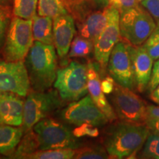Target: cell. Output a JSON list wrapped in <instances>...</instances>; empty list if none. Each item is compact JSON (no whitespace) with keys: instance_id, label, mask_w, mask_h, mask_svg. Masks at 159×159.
<instances>
[{"instance_id":"7","label":"cell","mask_w":159,"mask_h":159,"mask_svg":"<svg viewBox=\"0 0 159 159\" xmlns=\"http://www.w3.org/2000/svg\"><path fill=\"white\" fill-rule=\"evenodd\" d=\"M34 43L33 20L13 16L10 23L2 55L7 61H25Z\"/></svg>"},{"instance_id":"33","label":"cell","mask_w":159,"mask_h":159,"mask_svg":"<svg viewBox=\"0 0 159 159\" xmlns=\"http://www.w3.org/2000/svg\"><path fill=\"white\" fill-rule=\"evenodd\" d=\"M116 82L111 76L105 77L101 80V88L105 94H111L114 91Z\"/></svg>"},{"instance_id":"19","label":"cell","mask_w":159,"mask_h":159,"mask_svg":"<svg viewBox=\"0 0 159 159\" xmlns=\"http://www.w3.org/2000/svg\"><path fill=\"white\" fill-rule=\"evenodd\" d=\"M32 20L34 41H39L48 45H54L53 19L50 17L35 15Z\"/></svg>"},{"instance_id":"41","label":"cell","mask_w":159,"mask_h":159,"mask_svg":"<svg viewBox=\"0 0 159 159\" xmlns=\"http://www.w3.org/2000/svg\"><path fill=\"white\" fill-rule=\"evenodd\" d=\"M137 1H138L139 3H141V2H142L143 1V0H137Z\"/></svg>"},{"instance_id":"9","label":"cell","mask_w":159,"mask_h":159,"mask_svg":"<svg viewBox=\"0 0 159 159\" xmlns=\"http://www.w3.org/2000/svg\"><path fill=\"white\" fill-rule=\"evenodd\" d=\"M110 97L111 105L120 121L145 124L148 119V105L133 90L116 83Z\"/></svg>"},{"instance_id":"22","label":"cell","mask_w":159,"mask_h":159,"mask_svg":"<svg viewBox=\"0 0 159 159\" xmlns=\"http://www.w3.org/2000/svg\"><path fill=\"white\" fill-rule=\"evenodd\" d=\"M75 149L57 148L37 150L25 157L26 159H71L74 158Z\"/></svg>"},{"instance_id":"20","label":"cell","mask_w":159,"mask_h":159,"mask_svg":"<svg viewBox=\"0 0 159 159\" xmlns=\"http://www.w3.org/2000/svg\"><path fill=\"white\" fill-rule=\"evenodd\" d=\"M37 12L39 16L50 17L52 19L69 13L63 0H39Z\"/></svg>"},{"instance_id":"15","label":"cell","mask_w":159,"mask_h":159,"mask_svg":"<svg viewBox=\"0 0 159 159\" xmlns=\"http://www.w3.org/2000/svg\"><path fill=\"white\" fill-rule=\"evenodd\" d=\"M25 99L13 92H0V121L2 124L21 127L24 119Z\"/></svg>"},{"instance_id":"36","label":"cell","mask_w":159,"mask_h":159,"mask_svg":"<svg viewBox=\"0 0 159 159\" xmlns=\"http://www.w3.org/2000/svg\"><path fill=\"white\" fill-rule=\"evenodd\" d=\"M148 118L159 119V105H148Z\"/></svg>"},{"instance_id":"16","label":"cell","mask_w":159,"mask_h":159,"mask_svg":"<svg viewBox=\"0 0 159 159\" xmlns=\"http://www.w3.org/2000/svg\"><path fill=\"white\" fill-rule=\"evenodd\" d=\"M99 66L89 61L88 63V90L97 106L104 113L109 122L117 119L116 114L112 105L109 103L101 88V79L99 71Z\"/></svg>"},{"instance_id":"28","label":"cell","mask_w":159,"mask_h":159,"mask_svg":"<svg viewBox=\"0 0 159 159\" xmlns=\"http://www.w3.org/2000/svg\"><path fill=\"white\" fill-rule=\"evenodd\" d=\"M140 158L159 159V135L150 134L143 145Z\"/></svg>"},{"instance_id":"18","label":"cell","mask_w":159,"mask_h":159,"mask_svg":"<svg viewBox=\"0 0 159 159\" xmlns=\"http://www.w3.org/2000/svg\"><path fill=\"white\" fill-rule=\"evenodd\" d=\"M24 135L21 127L0 124V154L11 158Z\"/></svg>"},{"instance_id":"39","label":"cell","mask_w":159,"mask_h":159,"mask_svg":"<svg viewBox=\"0 0 159 159\" xmlns=\"http://www.w3.org/2000/svg\"><path fill=\"white\" fill-rule=\"evenodd\" d=\"M13 5V0H0V5L11 6Z\"/></svg>"},{"instance_id":"11","label":"cell","mask_w":159,"mask_h":159,"mask_svg":"<svg viewBox=\"0 0 159 159\" xmlns=\"http://www.w3.org/2000/svg\"><path fill=\"white\" fill-rule=\"evenodd\" d=\"M31 91L25 61L0 60V92H13L25 97Z\"/></svg>"},{"instance_id":"30","label":"cell","mask_w":159,"mask_h":159,"mask_svg":"<svg viewBox=\"0 0 159 159\" xmlns=\"http://www.w3.org/2000/svg\"><path fill=\"white\" fill-rule=\"evenodd\" d=\"M141 5L150 13L159 27V0H143Z\"/></svg>"},{"instance_id":"21","label":"cell","mask_w":159,"mask_h":159,"mask_svg":"<svg viewBox=\"0 0 159 159\" xmlns=\"http://www.w3.org/2000/svg\"><path fill=\"white\" fill-rule=\"evenodd\" d=\"M39 150V143L36 134L33 130L25 134L19 145L16 149L14 153L11 158H25L29 154L33 153Z\"/></svg>"},{"instance_id":"2","label":"cell","mask_w":159,"mask_h":159,"mask_svg":"<svg viewBox=\"0 0 159 159\" xmlns=\"http://www.w3.org/2000/svg\"><path fill=\"white\" fill-rule=\"evenodd\" d=\"M150 133L145 124L121 121L108 129L103 144L110 158H128L142 148Z\"/></svg>"},{"instance_id":"34","label":"cell","mask_w":159,"mask_h":159,"mask_svg":"<svg viewBox=\"0 0 159 159\" xmlns=\"http://www.w3.org/2000/svg\"><path fill=\"white\" fill-rule=\"evenodd\" d=\"M139 2L137 0H118V7L119 13L126 10L133 8L138 6Z\"/></svg>"},{"instance_id":"13","label":"cell","mask_w":159,"mask_h":159,"mask_svg":"<svg viewBox=\"0 0 159 159\" xmlns=\"http://www.w3.org/2000/svg\"><path fill=\"white\" fill-rule=\"evenodd\" d=\"M130 55L134 71L135 87L139 92L147 90L152 75L153 60L143 45L130 46Z\"/></svg>"},{"instance_id":"24","label":"cell","mask_w":159,"mask_h":159,"mask_svg":"<svg viewBox=\"0 0 159 159\" xmlns=\"http://www.w3.org/2000/svg\"><path fill=\"white\" fill-rule=\"evenodd\" d=\"M94 53V43L80 35L74 38L71 43L69 57H85Z\"/></svg>"},{"instance_id":"37","label":"cell","mask_w":159,"mask_h":159,"mask_svg":"<svg viewBox=\"0 0 159 159\" xmlns=\"http://www.w3.org/2000/svg\"><path fill=\"white\" fill-rule=\"evenodd\" d=\"M97 9H103L110 5L108 0H89Z\"/></svg>"},{"instance_id":"8","label":"cell","mask_w":159,"mask_h":159,"mask_svg":"<svg viewBox=\"0 0 159 159\" xmlns=\"http://www.w3.org/2000/svg\"><path fill=\"white\" fill-rule=\"evenodd\" d=\"M65 124L77 127L89 125L97 128L105 126L109 122L104 113L95 104L90 94L62 107L55 112Z\"/></svg>"},{"instance_id":"23","label":"cell","mask_w":159,"mask_h":159,"mask_svg":"<svg viewBox=\"0 0 159 159\" xmlns=\"http://www.w3.org/2000/svg\"><path fill=\"white\" fill-rule=\"evenodd\" d=\"M39 0H13V16L24 19H33L36 15Z\"/></svg>"},{"instance_id":"26","label":"cell","mask_w":159,"mask_h":159,"mask_svg":"<svg viewBox=\"0 0 159 159\" xmlns=\"http://www.w3.org/2000/svg\"><path fill=\"white\" fill-rule=\"evenodd\" d=\"M110 158L105 147L99 145L81 146L75 149L74 158L76 159H103Z\"/></svg>"},{"instance_id":"3","label":"cell","mask_w":159,"mask_h":159,"mask_svg":"<svg viewBox=\"0 0 159 159\" xmlns=\"http://www.w3.org/2000/svg\"><path fill=\"white\" fill-rule=\"evenodd\" d=\"M53 85L64 102L83 98L89 94L88 63L72 61L59 69Z\"/></svg>"},{"instance_id":"27","label":"cell","mask_w":159,"mask_h":159,"mask_svg":"<svg viewBox=\"0 0 159 159\" xmlns=\"http://www.w3.org/2000/svg\"><path fill=\"white\" fill-rule=\"evenodd\" d=\"M11 6L0 5V55H2L6 35L12 19Z\"/></svg>"},{"instance_id":"5","label":"cell","mask_w":159,"mask_h":159,"mask_svg":"<svg viewBox=\"0 0 159 159\" xmlns=\"http://www.w3.org/2000/svg\"><path fill=\"white\" fill-rule=\"evenodd\" d=\"M39 143V150L71 148L82 146L79 138L65 125L52 117H47L36 123L33 128Z\"/></svg>"},{"instance_id":"17","label":"cell","mask_w":159,"mask_h":159,"mask_svg":"<svg viewBox=\"0 0 159 159\" xmlns=\"http://www.w3.org/2000/svg\"><path fill=\"white\" fill-rule=\"evenodd\" d=\"M108 7L91 10L83 19L75 21L78 35L94 43L108 21Z\"/></svg>"},{"instance_id":"32","label":"cell","mask_w":159,"mask_h":159,"mask_svg":"<svg viewBox=\"0 0 159 159\" xmlns=\"http://www.w3.org/2000/svg\"><path fill=\"white\" fill-rule=\"evenodd\" d=\"M159 84V59L155 62L152 67V75L150 80V82L147 88V91L149 93L152 92Z\"/></svg>"},{"instance_id":"6","label":"cell","mask_w":159,"mask_h":159,"mask_svg":"<svg viewBox=\"0 0 159 159\" xmlns=\"http://www.w3.org/2000/svg\"><path fill=\"white\" fill-rule=\"evenodd\" d=\"M63 103L64 102L56 90H31L25 101L24 119L21 125L24 134L33 130L34 125L41 119L49 117L62 108Z\"/></svg>"},{"instance_id":"4","label":"cell","mask_w":159,"mask_h":159,"mask_svg":"<svg viewBox=\"0 0 159 159\" xmlns=\"http://www.w3.org/2000/svg\"><path fill=\"white\" fill-rule=\"evenodd\" d=\"M121 39L134 47L141 46L157 27L150 13L142 5L120 12Z\"/></svg>"},{"instance_id":"35","label":"cell","mask_w":159,"mask_h":159,"mask_svg":"<svg viewBox=\"0 0 159 159\" xmlns=\"http://www.w3.org/2000/svg\"><path fill=\"white\" fill-rule=\"evenodd\" d=\"M145 125L152 134L159 135V119L148 118Z\"/></svg>"},{"instance_id":"12","label":"cell","mask_w":159,"mask_h":159,"mask_svg":"<svg viewBox=\"0 0 159 159\" xmlns=\"http://www.w3.org/2000/svg\"><path fill=\"white\" fill-rule=\"evenodd\" d=\"M130 46L123 40L119 41L111 52L107 68L110 76L117 84L133 90L135 83Z\"/></svg>"},{"instance_id":"42","label":"cell","mask_w":159,"mask_h":159,"mask_svg":"<svg viewBox=\"0 0 159 159\" xmlns=\"http://www.w3.org/2000/svg\"><path fill=\"white\" fill-rule=\"evenodd\" d=\"M0 124H2V123H1V121H0Z\"/></svg>"},{"instance_id":"40","label":"cell","mask_w":159,"mask_h":159,"mask_svg":"<svg viewBox=\"0 0 159 159\" xmlns=\"http://www.w3.org/2000/svg\"><path fill=\"white\" fill-rule=\"evenodd\" d=\"M108 1H109V2H110L111 5L116 6V7H118V0H108Z\"/></svg>"},{"instance_id":"10","label":"cell","mask_w":159,"mask_h":159,"mask_svg":"<svg viewBox=\"0 0 159 159\" xmlns=\"http://www.w3.org/2000/svg\"><path fill=\"white\" fill-rule=\"evenodd\" d=\"M120 13L116 6L108 7V21L94 42V56L99 69L104 71L108 66L111 53L115 45L120 41L119 27Z\"/></svg>"},{"instance_id":"31","label":"cell","mask_w":159,"mask_h":159,"mask_svg":"<svg viewBox=\"0 0 159 159\" xmlns=\"http://www.w3.org/2000/svg\"><path fill=\"white\" fill-rule=\"evenodd\" d=\"M73 131V134L77 138H81L83 136L97 137L99 135L98 128L89 125H83V126L77 127Z\"/></svg>"},{"instance_id":"25","label":"cell","mask_w":159,"mask_h":159,"mask_svg":"<svg viewBox=\"0 0 159 159\" xmlns=\"http://www.w3.org/2000/svg\"><path fill=\"white\" fill-rule=\"evenodd\" d=\"M63 2L75 21L83 19L89 11L96 8L89 0H63Z\"/></svg>"},{"instance_id":"1","label":"cell","mask_w":159,"mask_h":159,"mask_svg":"<svg viewBox=\"0 0 159 159\" xmlns=\"http://www.w3.org/2000/svg\"><path fill=\"white\" fill-rule=\"evenodd\" d=\"M31 90L46 91L54 85L57 73L55 45L34 41L25 60Z\"/></svg>"},{"instance_id":"29","label":"cell","mask_w":159,"mask_h":159,"mask_svg":"<svg viewBox=\"0 0 159 159\" xmlns=\"http://www.w3.org/2000/svg\"><path fill=\"white\" fill-rule=\"evenodd\" d=\"M143 47L153 61L159 59V27H157L148 39L143 43Z\"/></svg>"},{"instance_id":"38","label":"cell","mask_w":159,"mask_h":159,"mask_svg":"<svg viewBox=\"0 0 159 159\" xmlns=\"http://www.w3.org/2000/svg\"><path fill=\"white\" fill-rule=\"evenodd\" d=\"M150 98L152 102L159 105V84L152 92L150 93Z\"/></svg>"},{"instance_id":"14","label":"cell","mask_w":159,"mask_h":159,"mask_svg":"<svg viewBox=\"0 0 159 159\" xmlns=\"http://www.w3.org/2000/svg\"><path fill=\"white\" fill-rule=\"evenodd\" d=\"M75 34V21L70 13L60 16L53 19L54 45L60 58L63 59L68 55Z\"/></svg>"}]
</instances>
